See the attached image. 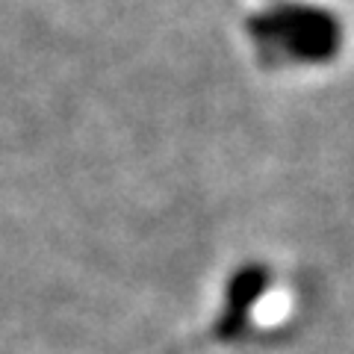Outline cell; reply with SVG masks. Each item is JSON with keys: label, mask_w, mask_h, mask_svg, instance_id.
<instances>
[{"label": "cell", "mask_w": 354, "mask_h": 354, "mask_svg": "<svg viewBox=\"0 0 354 354\" xmlns=\"http://www.w3.org/2000/svg\"><path fill=\"white\" fill-rule=\"evenodd\" d=\"M266 286H269V269L266 266L248 263L230 274L225 290V307H221V316L216 322V334L221 339H234L242 334V328L248 325L251 310L263 298Z\"/></svg>", "instance_id": "7a4b0ae2"}, {"label": "cell", "mask_w": 354, "mask_h": 354, "mask_svg": "<svg viewBox=\"0 0 354 354\" xmlns=\"http://www.w3.org/2000/svg\"><path fill=\"white\" fill-rule=\"evenodd\" d=\"M248 36L266 62L322 65L342 48V24L334 12L310 3L281 0L248 18Z\"/></svg>", "instance_id": "6da1fadb"}]
</instances>
